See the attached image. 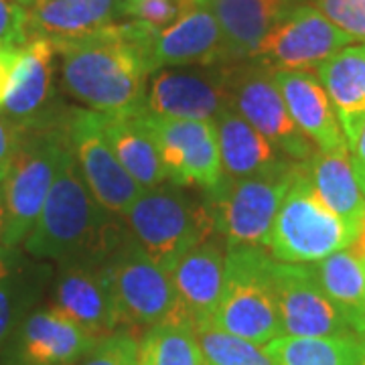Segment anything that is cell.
Segmentation results:
<instances>
[{"mask_svg": "<svg viewBox=\"0 0 365 365\" xmlns=\"http://www.w3.org/2000/svg\"><path fill=\"white\" fill-rule=\"evenodd\" d=\"M158 29L143 21L110 25L76 39L51 41L67 93L88 110L118 114L143 108Z\"/></svg>", "mask_w": 365, "mask_h": 365, "instance_id": "1", "label": "cell"}, {"mask_svg": "<svg viewBox=\"0 0 365 365\" xmlns=\"http://www.w3.org/2000/svg\"><path fill=\"white\" fill-rule=\"evenodd\" d=\"M122 246L118 215L104 209L86 185L71 146L66 150L25 250L37 258L102 262Z\"/></svg>", "mask_w": 365, "mask_h": 365, "instance_id": "2", "label": "cell"}, {"mask_svg": "<svg viewBox=\"0 0 365 365\" xmlns=\"http://www.w3.org/2000/svg\"><path fill=\"white\" fill-rule=\"evenodd\" d=\"M67 148L66 122L47 124L41 118L26 124L23 140L2 177L4 250L16 248L35 227Z\"/></svg>", "mask_w": 365, "mask_h": 365, "instance_id": "3", "label": "cell"}, {"mask_svg": "<svg viewBox=\"0 0 365 365\" xmlns=\"http://www.w3.org/2000/svg\"><path fill=\"white\" fill-rule=\"evenodd\" d=\"M302 163L278 158L268 169L244 179H227L207 193L215 234L225 248H268L276 213Z\"/></svg>", "mask_w": 365, "mask_h": 365, "instance_id": "4", "label": "cell"}, {"mask_svg": "<svg viewBox=\"0 0 365 365\" xmlns=\"http://www.w3.org/2000/svg\"><path fill=\"white\" fill-rule=\"evenodd\" d=\"M126 222L132 242L167 272L187 252L217 235L207 199L199 201L177 185L146 189L126 213Z\"/></svg>", "mask_w": 365, "mask_h": 365, "instance_id": "5", "label": "cell"}, {"mask_svg": "<svg viewBox=\"0 0 365 365\" xmlns=\"http://www.w3.org/2000/svg\"><path fill=\"white\" fill-rule=\"evenodd\" d=\"M272 262L264 248L225 250L222 297L211 323L260 347L282 337Z\"/></svg>", "mask_w": 365, "mask_h": 365, "instance_id": "6", "label": "cell"}, {"mask_svg": "<svg viewBox=\"0 0 365 365\" xmlns=\"http://www.w3.org/2000/svg\"><path fill=\"white\" fill-rule=\"evenodd\" d=\"M351 242L349 230L317 195L302 163L274 220L268 242L272 258L284 264H314L347 250Z\"/></svg>", "mask_w": 365, "mask_h": 365, "instance_id": "7", "label": "cell"}, {"mask_svg": "<svg viewBox=\"0 0 365 365\" xmlns=\"http://www.w3.org/2000/svg\"><path fill=\"white\" fill-rule=\"evenodd\" d=\"M122 327L150 329L163 323H189L170 272L150 260L134 242L106 258Z\"/></svg>", "mask_w": 365, "mask_h": 365, "instance_id": "8", "label": "cell"}, {"mask_svg": "<svg viewBox=\"0 0 365 365\" xmlns=\"http://www.w3.org/2000/svg\"><path fill=\"white\" fill-rule=\"evenodd\" d=\"M232 108L262 136L294 163H307L314 144L300 132L274 81V69L256 59L227 63Z\"/></svg>", "mask_w": 365, "mask_h": 365, "instance_id": "9", "label": "cell"}, {"mask_svg": "<svg viewBox=\"0 0 365 365\" xmlns=\"http://www.w3.org/2000/svg\"><path fill=\"white\" fill-rule=\"evenodd\" d=\"M66 132L67 143L91 195L112 215L126 217L144 189L120 165L106 140L100 112L88 108L71 110L66 118Z\"/></svg>", "mask_w": 365, "mask_h": 365, "instance_id": "10", "label": "cell"}, {"mask_svg": "<svg viewBox=\"0 0 365 365\" xmlns=\"http://www.w3.org/2000/svg\"><path fill=\"white\" fill-rule=\"evenodd\" d=\"M144 124L155 136L167 179L177 187L215 189L223 179L213 120L157 116L144 108Z\"/></svg>", "mask_w": 365, "mask_h": 365, "instance_id": "11", "label": "cell"}, {"mask_svg": "<svg viewBox=\"0 0 365 365\" xmlns=\"http://www.w3.org/2000/svg\"><path fill=\"white\" fill-rule=\"evenodd\" d=\"M353 37L335 26L311 4L290 6L262 41L256 61L270 69L311 71L325 63L331 55L351 45Z\"/></svg>", "mask_w": 365, "mask_h": 365, "instance_id": "12", "label": "cell"}, {"mask_svg": "<svg viewBox=\"0 0 365 365\" xmlns=\"http://www.w3.org/2000/svg\"><path fill=\"white\" fill-rule=\"evenodd\" d=\"M276 307L287 337H359L327 299L311 264L272 262Z\"/></svg>", "mask_w": 365, "mask_h": 365, "instance_id": "13", "label": "cell"}, {"mask_svg": "<svg viewBox=\"0 0 365 365\" xmlns=\"http://www.w3.org/2000/svg\"><path fill=\"white\" fill-rule=\"evenodd\" d=\"M144 108L157 116L213 120L232 108L227 63L213 67H163L150 73Z\"/></svg>", "mask_w": 365, "mask_h": 365, "instance_id": "14", "label": "cell"}, {"mask_svg": "<svg viewBox=\"0 0 365 365\" xmlns=\"http://www.w3.org/2000/svg\"><path fill=\"white\" fill-rule=\"evenodd\" d=\"M53 309L76 321L96 339L122 327L110 274L102 262H67L53 290Z\"/></svg>", "mask_w": 365, "mask_h": 365, "instance_id": "15", "label": "cell"}, {"mask_svg": "<svg viewBox=\"0 0 365 365\" xmlns=\"http://www.w3.org/2000/svg\"><path fill=\"white\" fill-rule=\"evenodd\" d=\"M234 63L215 16L197 0L179 21L158 31L150 49L153 73L163 67H213Z\"/></svg>", "mask_w": 365, "mask_h": 365, "instance_id": "16", "label": "cell"}, {"mask_svg": "<svg viewBox=\"0 0 365 365\" xmlns=\"http://www.w3.org/2000/svg\"><path fill=\"white\" fill-rule=\"evenodd\" d=\"M274 81L294 124L311 143L317 144V150L333 153L349 148L333 104L313 71L276 69Z\"/></svg>", "mask_w": 365, "mask_h": 365, "instance_id": "17", "label": "cell"}, {"mask_svg": "<svg viewBox=\"0 0 365 365\" xmlns=\"http://www.w3.org/2000/svg\"><path fill=\"white\" fill-rule=\"evenodd\" d=\"M225 250L220 235H213L187 252L170 270L182 311L193 327L213 321L222 297Z\"/></svg>", "mask_w": 365, "mask_h": 365, "instance_id": "18", "label": "cell"}, {"mask_svg": "<svg viewBox=\"0 0 365 365\" xmlns=\"http://www.w3.org/2000/svg\"><path fill=\"white\" fill-rule=\"evenodd\" d=\"M349 153L365 126V43L347 45L317 67Z\"/></svg>", "mask_w": 365, "mask_h": 365, "instance_id": "19", "label": "cell"}, {"mask_svg": "<svg viewBox=\"0 0 365 365\" xmlns=\"http://www.w3.org/2000/svg\"><path fill=\"white\" fill-rule=\"evenodd\" d=\"M222 29L232 61L254 59L262 41L288 13V0H201Z\"/></svg>", "mask_w": 365, "mask_h": 365, "instance_id": "20", "label": "cell"}, {"mask_svg": "<svg viewBox=\"0 0 365 365\" xmlns=\"http://www.w3.org/2000/svg\"><path fill=\"white\" fill-rule=\"evenodd\" d=\"M100 339L63 313L49 309L31 314L21 333L26 365H73Z\"/></svg>", "mask_w": 365, "mask_h": 365, "instance_id": "21", "label": "cell"}, {"mask_svg": "<svg viewBox=\"0 0 365 365\" xmlns=\"http://www.w3.org/2000/svg\"><path fill=\"white\" fill-rule=\"evenodd\" d=\"M144 106L130 112L100 114L102 130L120 165L134 181L146 189L160 187L167 181V170L155 143V136L144 124Z\"/></svg>", "mask_w": 365, "mask_h": 365, "instance_id": "22", "label": "cell"}, {"mask_svg": "<svg viewBox=\"0 0 365 365\" xmlns=\"http://www.w3.org/2000/svg\"><path fill=\"white\" fill-rule=\"evenodd\" d=\"M122 0H31L29 35L49 41L76 39L114 25Z\"/></svg>", "mask_w": 365, "mask_h": 365, "instance_id": "23", "label": "cell"}, {"mask_svg": "<svg viewBox=\"0 0 365 365\" xmlns=\"http://www.w3.org/2000/svg\"><path fill=\"white\" fill-rule=\"evenodd\" d=\"M55 45L45 37H33L21 49L11 90L0 110L19 124H33L51 98Z\"/></svg>", "mask_w": 365, "mask_h": 365, "instance_id": "24", "label": "cell"}, {"mask_svg": "<svg viewBox=\"0 0 365 365\" xmlns=\"http://www.w3.org/2000/svg\"><path fill=\"white\" fill-rule=\"evenodd\" d=\"M307 173L317 195L339 217L355 240L365 217V193L355 177L349 148L333 153L314 150L313 157L307 160Z\"/></svg>", "mask_w": 365, "mask_h": 365, "instance_id": "25", "label": "cell"}, {"mask_svg": "<svg viewBox=\"0 0 365 365\" xmlns=\"http://www.w3.org/2000/svg\"><path fill=\"white\" fill-rule=\"evenodd\" d=\"M213 126L220 144L223 177L227 179H244L256 175L280 158L272 144L234 108L222 110L213 118Z\"/></svg>", "mask_w": 365, "mask_h": 365, "instance_id": "26", "label": "cell"}, {"mask_svg": "<svg viewBox=\"0 0 365 365\" xmlns=\"http://www.w3.org/2000/svg\"><path fill=\"white\" fill-rule=\"evenodd\" d=\"M319 287L353 331L365 339V262L341 250L311 264Z\"/></svg>", "mask_w": 365, "mask_h": 365, "instance_id": "27", "label": "cell"}, {"mask_svg": "<svg viewBox=\"0 0 365 365\" xmlns=\"http://www.w3.org/2000/svg\"><path fill=\"white\" fill-rule=\"evenodd\" d=\"M274 365H361L364 337H278L266 347Z\"/></svg>", "mask_w": 365, "mask_h": 365, "instance_id": "28", "label": "cell"}, {"mask_svg": "<svg viewBox=\"0 0 365 365\" xmlns=\"http://www.w3.org/2000/svg\"><path fill=\"white\" fill-rule=\"evenodd\" d=\"M140 365H207L193 325L163 323L146 329L138 341Z\"/></svg>", "mask_w": 365, "mask_h": 365, "instance_id": "29", "label": "cell"}, {"mask_svg": "<svg viewBox=\"0 0 365 365\" xmlns=\"http://www.w3.org/2000/svg\"><path fill=\"white\" fill-rule=\"evenodd\" d=\"M207 365H274L264 347L223 331L215 323L193 327Z\"/></svg>", "mask_w": 365, "mask_h": 365, "instance_id": "30", "label": "cell"}, {"mask_svg": "<svg viewBox=\"0 0 365 365\" xmlns=\"http://www.w3.org/2000/svg\"><path fill=\"white\" fill-rule=\"evenodd\" d=\"M73 365H140L138 337L130 329H118L102 337Z\"/></svg>", "mask_w": 365, "mask_h": 365, "instance_id": "31", "label": "cell"}, {"mask_svg": "<svg viewBox=\"0 0 365 365\" xmlns=\"http://www.w3.org/2000/svg\"><path fill=\"white\" fill-rule=\"evenodd\" d=\"M195 4L197 0H132L120 4V16H130L132 21H143L163 31Z\"/></svg>", "mask_w": 365, "mask_h": 365, "instance_id": "32", "label": "cell"}, {"mask_svg": "<svg viewBox=\"0 0 365 365\" xmlns=\"http://www.w3.org/2000/svg\"><path fill=\"white\" fill-rule=\"evenodd\" d=\"M314 9L353 39L365 41V0H313Z\"/></svg>", "mask_w": 365, "mask_h": 365, "instance_id": "33", "label": "cell"}, {"mask_svg": "<svg viewBox=\"0 0 365 365\" xmlns=\"http://www.w3.org/2000/svg\"><path fill=\"white\" fill-rule=\"evenodd\" d=\"M23 268L6 256V250L0 254V345L6 339L13 325L19 297V278L23 276Z\"/></svg>", "mask_w": 365, "mask_h": 365, "instance_id": "34", "label": "cell"}, {"mask_svg": "<svg viewBox=\"0 0 365 365\" xmlns=\"http://www.w3.org/2000/svg\"><path fill=\"white\" fill-rule=\"evenodd\" d=\"M29 41L25 6L14 0H0V49H23Z\"/></svg>", "mask_w": 365, "mask_h": 365, "instance_id": "35", "label": "cell"}, {"mask_svg": "<svg viewBox=\"0 0 365 365\" xmlns=\"http://www.w3.org/2000/svg\"><path fill=\"white\" fill-rule=\"evenodd\" d=\"M25 128V124L14 122L13 118H9L0 110V181L11 165L19 144L23 140Z\"/></svg>", "mask_w": 365, "mask_h": 365, "instance_id": "36", "label": "cell"}, {"mask_svg": "<svg viewBox=\"0 0 365 365\" xmlns=\"http://www.w3.org/2000/svg\"><path fill=\"white\" fill-rule=\"evenodd\" d=\"M19 57H21V49H0V106L4 104L6 93L11 90Z\"/></svg>", "mask_w": 365, "mask_h": 365, "instance_id": "37", "label": "cell"}, {"mask_svg": "<svg viewBox=\"0 0 365 365\" xmlns=\"http://www.w3.org/2000/svg\"><path fill=\"white\" fill-rule=\"evenodd\" d=\"M351 165L353 170H355V177H357V181L361 185V191L365 193V126L361 134H359L355 146L351 148Z\"/></svg>", "mask_w": 365, "mask_h": 365, "instance_id": "38", "label": "cell"}, {"mask_svg": "<svg viewBox=\"0 0 365 365\" xmlns=\"http://www.w3.org/2000/svg\"><path fill=\"white\" fill-rule=\"evenodd\" d=\"M349 252H351L353 256H357L359 260L365 262V217L361 225H359V232L355 235V240H353L351 246H349Z\"/></svg>", "mask_w": 365, "mask_h": 365, "instance_id": "39", "label": "cell"}, {"mask_svg": "<svg viewBox=\"0 0 365 365\" xmlns=\"http://www.w3.org/2000/svg\"><path fill=\"white\" fill-rule=\"evenodd\" d=\"M2 232H4V195H2V181H0V254H2Z\"/></svg>", "mask_w": 365, "mask_h": 365, "instance_id": "40", "label": "cell"}, {"mask_svg": "<svg viewBox=\"0 0 365 365\" xmlns=\"http://www.w3.org/2000/svg\"><path fill=\"white\" fill-rule=\"evenodd\" d=\"M14 2H19V4H21V6H29V2H31V0H14Z\"/></svg>", "mask_w": 365, "mask_h": 365, "instance_id": "41", "label": "cell"}, {"mask_svg": "<svg viewBox=\"0 0 365 365\" xmlns=\"http://www.w3.org/2000/svg\"><path fill=\"white\" fill-rule=\"evenodd\" d=\"M122 2H132V0H122Z\"/></svg>", "mask_w": 365, "mask_h": 365, "instance_id": "42", "label": "cell"}, {"mask_svg": "<svg viewBox=\"0 0 365 365\" xmlns=\"http://www.w3.org/2000/svg\"><path fill=\"white\" fill-rule=\"evenodd\" d=\"M361 365H365V357H364V361H361Z\"/></svg>", "mask_w": 365, "mask_h": 365, "instance_id": "43", "label": "cell"}]
</instances>
